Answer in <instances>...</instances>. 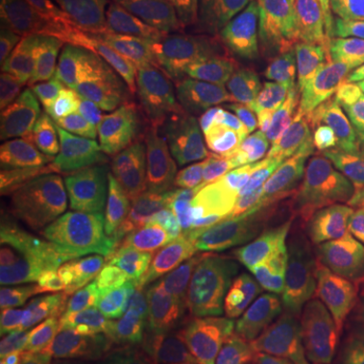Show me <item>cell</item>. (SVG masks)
Returning <instances> with one entry per match:
<instances>
[{
  "label": "cell",
  "instance_id": "5b68a950",
  "mask_svg": "<svg viewBox=\"0 0 364 364\" xmlns=\"http://www.w3.org/2000/svg\"><path fill=\"white\" fill-rule=\"evenodd\" d=\"M316 114L364 134V0H215Z\"/></svg>",
  "mask_w": 364,
  "mask_h": 364
},
{
  "label": "cell",
  "instance_id": "277c9868",
  "mask_svg": "<svg viewBox=\"0 0 364 364\" xmlns=\"http://www.w3.org/2000/svg\"><path fill=\"white\" fill-rule=\"evenodd\" d=\"M352 198L320 182L259 174L231 239L219 308L263 348L299 360L316 275Z\"/></svg>",
  "mask_w": 364,
  "mask_h": 364
},
{
  "label": "cell",
  "instance_id": "8992f818",
  "mask_svg": "<svg viewBox=\"0 0 364 364\" xmlns=\"http://www.w3.org/2000/svg\"><path fill=\"white\" fill-rule=\"evenodd\" d=\"M105 4L138 37L166 53L174 65L219 90L255 102H304L215 0H105Z\"/></svg>",
  "mask_w": 364,
  "mask_h": 364
},
{
  "label": "cell",
  "instance_id": "7a4b0ae2",
  "mask_svg": "<svg viewBox=\"0 0 364 364\" xmlns=\"http://www.w3.org/2000/svg\"><path fill=\"white\" fill-rule=\"evenodd\" d=\"M150 158L154 138L90 146L28 239L4 259V284L41 291L109 336L138 284Z\"/></svg>",
  "mask_w": 364,
  "mask_h": 364
},
{
  "label": "cell",
  "instance_id": "30bf717a",
  "mask_svg": "<svg viewBox=\"0 0 364 364\" xmlns=\"http://www.w3.org/2000/svg\"><path fill=\"white\" fill-rule=\"evenodd\" d=\"M259 348V340L227 308L215 304L198 320L154 328V332L126 340L122 356L130 364H247V356Z\"/></svg>",
  "mask_w": 364,
  "mask_h": 364
},
{
  "label": "cell",
  "instance_id": "ba28073f",
  "mask_svg": "<svg viewBox=\"0 0 364 364\" xmlns=\"http://www.w3.org/2000/svg\"><path fill=\"white\" fill-rule=\"evenodd\" d=\"M299 364H364V203L352 198L316 275Z\"/></svg>",
  "mask_w": 364,
  "mask_h": 364
},
{
  "label": "cell",
  "instance_id": "6da1fadb",
  "mask_svg": "<svg viewBox=\"0 0 364 364\" xmlns=\"http://www.w3.org/2000/svg\"><path fill=\"white\" fill-rule=\"evenodd\" d=\"M4 102L85 146L154 138L239 154L259 174L364 203V134L304 102H255L186 73L105 0H0Z\"/></svg>",
  "mask_w": 364,
  "mask_h": 364
},
{
  "label": "cell",
  "instance_id": "7c38bea8",
  "mask_svg": "<svg viewBox=\"0 0 364 364\" xmlns=\"http://www.w3.org/2000/svg\"><path fill=\"white\" fill-rule=\"evenodd\" d=\"M90 364H130L122 352H105V356H97V360H90Z\"/></svg>",
  "mask_w": 364,
  "mask_h": 364
},
{
  "label": "cell",
  "instance_id": "8fae6325",
  "mask_svg": "<svg viewBox=\"0 0 364 364\" xmlns=\"http://www.w3.org/2000/svg\"><path fill=\"white\" fill-rule=\"evenodd\" d=\"M247 364H299L291 360V356H284V352H272V348H259V352H251Z\"/></svg>",
  "mask_w": 364,
  "mask_h": 364
},
{
  "label": "cell",
  "instance_id": "9c48e42d",
  "mask_svg": "<svg viewBox=\"0 0 364 364\" xmlns=\"http://www.w3.org/2000/svg\"><path fill=\"white\" fill-rule=\"evenodd\" d=\"M97 332L41 291L4 284L0 296V364H85Z\"/></svg>",
  "mask_w": 364,
  "mask_h": 364
},
{
  "label": "cell",
  "instance_id": "3957f363",
  "mask_svg": "<svg viewBox=\"0 0 364 364\" xmlns=\"http://www.w3.org/2000/svg\"><path fill=\"white\" fill-rule=\"evenodd\" d=\"M259 170L223 146L154 142L142 195L138 284L109 340L198 320L219 304L227 272V235L239 198L251 195Z\"/></svg>",
  "mask_w": 364,
  "mask_h": 364
},
{
  "label": "cell",
  "instance_id": "52a82bcc",
  "mask_svg": "<svg viewBox=\"0 0 364 364\" xmlns=\"http://www.w3.org/2000/svg\"><path fill=\"white\" fill-rule=\"evenodd\" d=\"M90 146L16 102L0 109V251L13 255Z\"/></svg>",
  "mask_w": 364,
  "mask_h": 364
}]
</instances>
